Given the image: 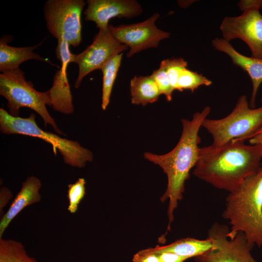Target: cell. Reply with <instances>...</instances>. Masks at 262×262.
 <instances>
[{"instance_id":"obj_8","label":"cell","mask_w":262,"mask_h":262,"mask_svg":"<svg viewBox=\"0 0 262 262\" xmlns=\"http://www.w3.org/2000/svg\"><path fill=\"white\" fill-rule=\"evenodd\" d=\"M207 238L212 247L195 258L196 262H257L242 232L231 233L227 226L215 222L209 229Z\"/></svg>"},{"instance_id":"obj_26","label":"cell","mask_w":262,"mask_h":262,"mask_svg":"<svg viewBox=\"0 0 262 262\" xmlns=\"http://www.w3.org/2000/svg\"><path fill=\"white\" fill-rule=\"evenodd\" d=\"M240 10L243 12L262 9V0H241L238 3Z\"/></svg>"},{"instance_id":"obj_16","label":"cell","mask_w":262,"mask_h":262,"mask_svg":"<svg viewBox=\"0 0 262 262\" xmlns=\"http://www.w3.org/2000/svg\"><path fill=\"white\" fill-rule=\"evenodd\" d=\"M53 77L52 85L48 91L51 107L56 111L65 114L74 112L72 96L67 78L66 68L68 64L62 63Z\"/></svg>"},{"instance_id":"obj_19","label":"cell","mask_w":262,"mask_h":262,"mask_svg":"<svg viewBox=\"0 0 262 262\" xmlns=\"http://www.w3.org/2000/svg\"><path fill=\"white\" fill-rule=\"evenodd\" d=\"M0 262H38L29 256L23 244L16 240L0 238Z\"/></svg>"},{"instance_id":"obj_21","label":"cell","mask_w":262,"mask_h":262,"mask_svg":"<svg viewBox=\"0 0 262 262\" xmlns=\"http://www.w3.org/2000/svg\"><path fill=\"white\" fill-rule=\"evenodd\" d=\"M212 83V81L203 75L185 68L180 74L176 90L180 92L189 90L193 93L199 86H208Z\"/></svg>"},{"instance_id":"obj_1","label":"cell","mask_w":262,"mask_h":262,"mask_svg":"<svg viewBox=\"0 0 262 262\" xmlns=\"http://www.w3.org/2000/svg\"><path fill=\"white\" fill-rule=\"evenodd\" d=\"M262 162V147L232 140L221 147H200L193 171L198 179L229 192L255 173Z\"/></svg>"},{"instance_id":"obj_15","label":"cell","mask_w":262,"mask_h":262,"mask_svg":"<svg viewBox=\"0 0 262 262\" xmlns=\"http://www.w3.org/2000/svg\"><path fill=\"white\" fill-rule=\"evenodd\" d=\"M11 37L2 36L0 40V71L2 73L6 71L14 70L19 68V65L24 62L34 59L48 63L53 66V64L48 58L41 57L35 53L33 50L42 43L33 46L24 47H12L8 45L11 41Z\"/></svg>"},{"instance_id":"obj_10","label":"cell","mask_w":262,"mask_h":262,"mask_svg":"<svg viewBox=\"0 0 262 262\" xmlns=\"http://www.w3.org/2000/svg\"><path fill=\"white\" fill-rule=\"evenodd\" d=\"M160 16L158 13H155L140 23L117 26L109 24L108 28L115 39L129 48L127 56L130 58L145 49L157 48L161 40L170 37L169 33L160 30L155 25Z\"/></svg>"},{"instance_id":"obj_9","label":"cell","mask_w":262,"mask_h":262,"mask_svg":"<svg viewBox=\"0 0 262 262\" xmlns=\"http://www.w3.org/2000/svg\"><path fill=\"white\" fill-rule=\"evenodd\" d=\"M128 48L113 37L109 28L99 30L89 46L81 53L73 55L72 63H76L79 66L75 87L80 86L87 74L95 70H101L112 58Z\"/></svg>"},{"instance_id":"obj_12","label":"cell","mask_w":262,"mask_h":262,"mask_svg":"<svg viewBox=\"0 0 262 262\" xmlns=\"http://www.w3.org/2000/svg\"><path fill=\"white\" fill-rule=\"evenodd\" d=\"M87 3L85 19L94 22L99 30H107L111 18H131L143 12L141 5L134 0H88Z\"/></svg>"},{"instance_id":"obj_29","label":"cell","mask_w":262,"mask_h":262,"mask_svg":"<svg viewBox=\"0 0 262 262\" xmlns=\"http://www.w3.org/2000/svg\"><path fill=\"white\" fill-rule=\"evenodd\" d=\"M248 140L250 145H257L262 147V131L258 132Z\"/></svg>"},{"instance_id":"obj_17","label":"cell","mask_w":262,"mask_h":262,"mask_svg":"<svg viewBox=\"0 0 262 262\" xmlns=\"http://www.w3.org/2000/svg\"><path fill=\"white\" fill-rule=\"evenodd\" d=\"M212 247V243L208 238L204 240L186 238L168 245L157 246L153 248L158 252H170L189 259L203 255Z\"/></svg>"},{"instance_id":"obj_5","label":"cell","mask_w":262,"mask_h":262,"mask_svg":"<svg viewBox=\"0 0 262 262\" xmlns=\"http://www.w3.org/2000/svg\"><path fill=\"white\" fill-rule=\"evenodd\" d=\"M202 127L211 135L214 147L222 146L232 140L245 142L262 128V106L251 108L246 96L242 95L229 114L220 119L207 118Z\"/></svg>"},{"instance_id":"obj_4","label":"cell","mask_w":262,"mask_h":262,"mask_svg":"<svg viewBox=\"0 0 262 262\" xmlns=\"http://www.w3.org/2000/svg\"><path fill=\"white\" fill-rule=\"evenodd\" d=\"M35 116L31 113L27 118L14 116L3 108L0 109V130L6 134H22L37 137L52 146L54 153L57 150L63 156L64 162L71 166L82 168L93 161V155L89 149L77 141L60 137L59 135L41 129L36 124Z\"/></svg>"},{"instance_id":"obj_3","label":"cell","mask_w":262,"mask_h":262,"mask_svg":"<svg viewBox=\"0 0 262 262\" xmlns=\"http://www.w3.org/2000/svg\"><path fill=\"white\" fill-rule=\"evenodd\" d=\"M222 213L229 220L230 232H243L252 250L262 246V162L255 173L229 192Z\"/></svg>"},{"instance_id":"obj_14","label":"cell","mask_w":262,"mask_h":262,"mask_svg":"<svg viewBox=\"0 0 262 262\" xmlns=\"http://www.w3.org/2000/svg\"><path fill=\"white\" fill-rule=\"evenodd\" d=\"M42 187L40 179L35 176L28 177L22 183L20 191L16 194L6 213L0 221V238L12 220L25 208L40 202L41 196L39 190Z\"/></svg>"},{"instance_id":"obj_23","label":"cell","mask_w":262,"mask_h":262,"mask_svg":"<svg viewBox=\"0 0 262 262\" xmlns=\"http://www.w3.org/2000/svg\"><path fill=\"white\" fill-rule=\"evenodd\" d=\"M164 64L171 85L175 90L181 71L186 68L187 62L182 58H172L162 61Z\"/></svg>"},{"instance_id":"obj_27","label":"cell","mask_w":262,"mask_h":262,"mask_svg":"<svg viewBox=\"0 0 262 262\" xmlns=\"http://www.w3.org/2000/svg\"><path fill=\"white\" fill-rule=\"evenodd\" d=\"M158 253H159L160 262H184L188 259L186 257L172 252H161Z\"/></svg>"},{"instance_id":"obj_11","label":"cell","mask_w":262,"mask_h":262,"mask_svg":"<svg viewBox=\"0 0 262 262\" xmlns=\"http://www.w3.org/2000/svg\"><path fill=\"white\" fill-rule=\"evenodd\" d=\"M220 30L224 40L229 42L240 39L249 47L251 57L262 59V15L260 11H248L239 16H226Z\"/></svg>"},{"instance_id":"obj_6","label":"cell","mask_w":262,"mask_h":262,"mask_svg":"<svg viewBox=\"0 0 262 262\" xmlns=\"http://www.w3.org/2000/svg\"><path fill=\"white\" fill-rule=\"evenodd\" d=\"M24 74L19 68L0 74V95L8 101L9 114L18 116L20 108H30L41 117L45 126L49 124L59 134H63L46 108L47 105L51 106L48 91L36 90L32 83L26 80Z\"/></svg>"},{"instance_id":"obj_18","label":"cell","mask_w":262,"mask_h":262,"mask_svg":"<svg viewBox=\"0 0 262 262\" xmlns=\"http://www.w3.org/2000/svg\"><path fill=\"white\" fill-rule=\"evenodd\" d=\"M130 91L132 103L143 106L156 102L161 94L150 76L134 77L130 82Z\"/></svg>"},{"instance_id":"obj_22","label":"cell","mask_w":262,"mask_h":262,"mask_svg":"<svg viewBox=\"0 0 262 262\" xmlns=\"http://www.w3.org/2000/svg\"><path fill=\"white\" fill-rule=\"evenodd\" d=\"M85 180L81 178L74 183L68 185L67 198L68 200V211L71 213H76L78 205L85 194Z\"/></svg>"},{"instance_id":"obj_13","label":"cell","mask_w":262,"mask_h":262,"mask_svg":"<svg viewBox=\"0 0 262 262\" xmlns=\"http://www.w3.org/2000/svg\"><path fill=\"white\" fill-rule=\"evenodd\" d=\"M212 44L214 49L227 54L233 64L247 73L252 84L249 106L254 108L258 91L262 83V59L241 54L235 50L229 42L223 38H215L212 41Z\"/></svg>"},{"instance_id":"obj_25","label":"cell","mask_w":262,"mask_h":262,"mask_svg":"<svg viewBox=\"0 0 262 262\" xmlns=\"http://www.w3.org/2000/svg\"><path fill=\"white\" fill-rule=\"evenodd\" d=\"M132 262H160L159 253L153 248L143 249L135 253Z\"/></svg>"},{"instance_id":"obj_30","label":"cell","mask_w":262,"mask_h":262,"mask_svg":"<svg viewBox=\"0 0 262 262\" xmlns=\"http://www.w3.org/2000/svg\"><path fill=\"white\" fill-rule=\"evenodd\" d=\"M261 102L262 104V96H261ZM262 131V128L259 131ZM256 134H257V133H256Z\"/></svg>"},{"instance_id":"obj_2","label":"cell","mask_w":262,"mask_h":262,"mask_svg":"<svg viewBox=\"0 0 262 262\" xmlns=\"http://www.w3.org/2000/svg\"><path fill=\"white\" fill-rule=\"evenodd\" d=\"M210 112L211 108L206 106L201 112H196L191 120L181 119V136L177 145L169 152L163 155L150 152L144 154L145 159L159 165L167 177V188L161 200L164 202L169 199L168 229L174 220V211L179 201L182 199L185 182L198 161L200 147L198 146L201 142L199 131Z\"/></svg>"},{"instance_id":"obj_20","label":"cell","mask_w":262,"mask_h":262,"mask_svg":"<svg viewBox=\"0 0 262 262\" xmlns=\"http://www.w3.org/2000/svg\"><path fill=\"white\" fill-rule=\"evenodd\" d=\"M122 53L112 58L102 68L103 74L101 108H107L110 101L113 86L121 65Z\"/></svg>"},{"instance_id":"obj_28","label":"cell","mask_w":262,"mask_h":262,"mask_svg":"<svg viewBox=\"0 0 262 262\" xmlns=\"http://www.w3.org/2000/svg\"><path fill=\"white\" fill-rule=\"evenodd\" d=\"M13 197L11 191L8 188L2 186L0 190V213H3V208Z\"/></svg>"},{"instance_id":"obj_24","label":"cell","mask_w":262,"mask_h":262,"mask_svg":"<svg viewBox=\"0 0 262 262\" xmlns=\"http://www.w3.org/2000/svg\"><path fill=\"white\" fill-rule=\"evenodd\" d=\"M157 85L161 94L165 96L166 100L172 99L173 89L171 85L164 64L161 62L160 67L150 75Z\"/></svg>"},{"instance_id":"obj_7","label":"cell","mask_w":262,"mask_h":262,"mask_svg":"<svg viewBox=\"0 0 262 262\" xmlns=\"http://www.w3.org/2000/svg\"><path fill=\"white\" fill-rule=\"evenodd\" d=\"M83 0H48L44 5L46 26L56 39L76 47L82 42L81 15Z\"/></svg>"}]
</instances>
